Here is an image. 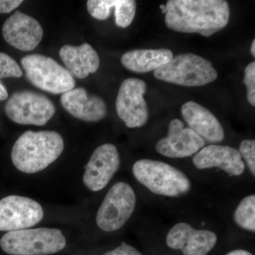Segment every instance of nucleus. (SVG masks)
<instances>
[{"label": "nucleus", "instance_id": "nucleus-1", "mask_svg": "<svg viewBox=\"0 0 255 255\" xmlns=\"http://www.w3.org/2000/svg\"><path fill=\"white\" fill-rule=\"evenodd\" d=\"M165 23L173 31L209 37L227 26L230 7L224 0H169Z\"/></svg>", "mask_w": 255, "mask_h": 255}, {"label": "nucleus", "instance_id": "nucleus-2", "mask_svg": "<svg viewBox=\"0 0 255 255\" xmlns=\"http://www.w3.org/2000/svg\"><path fill=\"white\" fill-rule=\"evenodd\" d=\"M63 150V138L58 132L27 130L13 145L11 161L21 172L36 173L54 162Z\"/></svg>", "mask_w": 255, "mask_h": 255}, {"label": "nucleus", "instance_id": "nucleus-3", "mask_svg": "<svg viewBox=\"0 0 255 255\" xmlns=\"http://www.w3.org/2000/svg\"><path fill=\"white\" fill-rule=\"evenodd\" d=\"M134 177L157 195L176 197L187 194L191 182L185 174L170 164L152 159H140L132 166Z\"/></svg>", "mask_w": 255, "mask_h": 255}, {"label": "nucleus", "instance_id": "nucleus-4", "mask_svg": "<svg viewBox=\"0 0 255 255\" xmlns=\"http://www.w3.org/2000/svg\"><path fill=\"white\" fill-rule=\"evenodd\" d=\"M1 250L10 255H48L63 251L66 239L56 228H40L6 233L0 240Z\"/></svg>", "mask_w": 255, "mask_h": 255}, {"label": "nucleus", "instance_id": "nucleus-5", "mask_svg": "<svg viewBox=\"0 0 255 255\" xmlns=\"http://www.w3.org/2000/svg\"><path fill=\"white\" fill-rule=\"evenodd\" d=\"M158 80L185 87H201L215 81L218 73L209 60L193 53L178 55L154 72Z\"/></svg>", "mask_w": 255, "mask_h": 255}, {"label": "nucleus", "instance_id": "nucleus-6", "mask_svg": "<svg viewBox=\"0 0 255 255\" xmlns=\"http://www.w3.org/2000/svg\"><path fill=\"white\" fill-rule=\"evenodd\" d=\"M21 65L28 81L53 95L66 93L76 85L73 75L56 60L41 54L23 57Z\"/></svg>", "mask_w": 255, "mask_h": 255}, {"label": "nucleus", "instance_id": "nucleus-7", "mask_svg": "<svg viewBox=\"0 0 255 255\" xmlns=\"http://www.w3.org/2000/svg\"><path fill=\"white\" fill-rule=\"evenodd\" d=\"M10 120L21 125H46L55 113L54 104L46 95L30 90L14 92L4 107Z\"/></svg>", "mask_w": 255, "mask_h": 255}, {"label": "nucleus", "instance_id": "nucleus-8", "mask_svg": "<svg viewBox=\"0 0 255 255\" xmlns=\"http://www.w3.org/2000/svg\"><path fill=\"white\" fill-rule=\"evenodd\" d=\"M136 197L133 189L125 182L114 184L107 192L97 211L96 222L106 232L123 227L135 210Z\"/></svg>", "mask_w": 255, "mask_h": 255}, {"label": "nucleus", "instance_id": "nucleus-9", "mask_svg": "<svg viewBox=\"0 0 255 255\" xmlns=\"http://www.w3.org/2000/svg\"><path fill=\"white\" fill-rule=\"evenodd\" d=\"M146 89L145 82L137 78H128L121 85L116 108L128 128L143 127L148 120V107L144 99Z\"/></svg>", "mask_w": 255, "mask_h": 255}, {"label": "nucleus", "instance_id": "nucleus-10", "mask_svg": "<svg viewBox=\"0 0 255 255\" xmlns=\"http://www.w3.org/2000/svg\"><path fill=\"white\" fill-rule=\"evenodd\" d=\"M37 201L21 196H8L0 200V231H20L38 224L43 218Z\"/></svg>", "mask_w": 255, "mask_h": 255}, {"label": "nucleus", "instance_id": "nucleus-11", "mask_svg": "<svg viewBox=\"0 0 255 255\" xmlns=\"http://www.w3.org/2000/svg\"><path fill=\"white\" fill-rule=\"evenodd\" d=\"M120 164V156L115 145H100L94 151L85 167L84 184L92 191L102 190L117 173Z\"/></svg>", "mask_w": 255, "mask_h": 255}, {"label": "nucleus", "instance_id": "nucleus-12", "mask_svg": "<svg viewBox=\"0 0 255 255\" xmlns=\"http://www.w3.org/2000/svg\"><path fill=\"white\" fill-rule=\"evenodd\" d=\"M206 141L189 128H184L179 119L169 124L167 136L156 144V150L160 155L170 158L191 157L205 146Z\"/></svg>", "mask_w": 255, "mask_h": 255}, {"label": "nucleus", "instance_id": "nucleus-13", "mask_svg": "<svg viewBox=\"0 0 255 255\" xmlns=\"http://www.w3.org/2000/svg\"><path fill=\"white\" fill-rule=\"evenodd\" d=\"M2 35L10 46L22 51H31L41 43L43 29L36 18L16 11L4 21Z\"/></svg>", "mask_w": 255, "mask_h": 255}, {"label": "nucleus", "instance_id": "nucleus-14", "mask_svg": "<svg viewBox=\"0 0 255 255\" xmlns=\"http://www.w3.org/2000/svg\"><path fill=\"white\" fill-rule=\"evenodd\" d=\"M216 233L206 230H196L186 223L174 225L167 233L169 248L180 250L184 255H206L217 243Z\"/></svg>", "mask_w": 255, "mask_h": 255}, {"label": "nucleus", "instance_id": "nucleus-15", "mask_svg": "<svg viewBox=\"0 0 255 255\" xmlns=\"http://www.w3.org/2000/svg\"><path fill=\"white\" fill-rule=\"evenodd\" d=\"M193 163L199 169L219 167L229 176H240L246 164L239 151L230 146L210 145L203 147L193 157Z\"/></svg>", "mask_w": 255, "mask_h": 255}, {"label": "nucleus", "instance_id": "nucleus-16", "mask_svg": "<svg viewBox=\"0 0 255 255\" xmlns=\"http://www.w3.org/2000/svg\"><path fill=\"white\" fill-rule=\"evenodd\" d=\"M60 102L68 113L85 122H99L107 116L105 101L99 96L89 93L83 87L74 88L63 94Z\"/></svg>", "mask_w": 255, "mask_h": 255}, {"label": "nucleus", "instance_id": "nucleus-17", "mask_svg": "<svg viewBox=\"0 0 255 255\" xmlns=\"http://www.w3.org/2000/svg\"><path fill=\"white\" fill-rule=\"evenodd\" d=\"M182 114L184 121L201 138L210 142L218 143L225 137L223 128L217 118L205 107L193 101L183 105Z\"/></svg>", "mask_w": 255, "mask_h": 255}, {"label": "nucleus", "instance_id": "nucleus-18", "mask_svg": "<svg viewBox=\"0 0 255 255\" xmlns=\"http://www.w3.org/2000/svg\"><path fill=\"white\" fill-rule=\"evenodd\" d=\"M59 55L73 78H86L100 68L98 53L89 43L79 46L65 45L60 48Z\"/></svg>", "mask_w": 255, "mask_h": 255}, {"label": "nucleus", "instance_id": "nucleus-19", "mask_svg": "<svg viewBox=\"0 0 255 255\" xmlns=\"http://www.w3.org/2000/svg\"><path fill=\"white\" fill-rule=\"evenodd\" d=\"M173 58V53L167 48L130 50L122 55V63L128 70L136 73L156 70Z\"/></svg>", "mask_w": 255, "mask_h": 255}, {"label": "nucleus", "instance_id": "nucleus-20", "mask_svg": "<svg viewBox=\"0 0 255 255\" xmlns=\"http://www.w3.org/2000/svg\"><path fill=\"white\" fill-rule=\"evenodd\" d=\"M236 223L243 229L255 231V196H246L240 203L234 213Z\"/></svg>", "mask_w": 255, "mask_h": 255}, {"label": "nucleus", "instance_id": "nucleus-21", "mask_svg": "<svg viewBox=\"0 0 255 255\" xmlns=\"http://www.w3.org/2000/svg\"><path fill=\"white\" fill-rule=\"evenodd\" d=\"M116 24L121 28H127L133 21L136 11V1L133 0H114Z\"/></svg>", "mask_w": 255, "mask_h": 255}, {"label": "nucleus", "instance_id": "nucleus-22", "mask_svg": "<svg viewBox=\"0 0 255 255\" xmlns=\"http://www.w3.org/2000/svg\"><path fill=\"white\" fill-rule=\"evenodd\" d=\"M114 0H89L87 7L90 15L96 19L107 20L114 8Z\"/></svg>", "mask_w": 255, "mask_h": 255}, {"label": "nucleus", "instance_id": "nucleus-23", "mask_svg": "<svg viewBox=\"0 0 255 255\" xmlns=\"http://www.w3.org/2000/svg\"><path fill=\"white\" fill-rule=\"evenodd\" d=\"M22 76V69L17 62L6 53L0 52V78H19Z\"/></svg>", "mask_w": 255, "mask_h": 255}, {"label": "nucleus", "instance_id": "nucleus-24", "mask_svg": "<svg viewBox=\"0 0 255 255\" xmlns=\"http://www.w3.org/2000/svg\"><path fill=\"white\" fill-rule=\"evenodd\" d=\"M243 83L247 87L248 100L252 106H255V63L252 62L245 69Z\"/></svg>", "mask_w": 255, "mask_h": 255}, {"label": "nucleus", "instance_id": "nucleus-25", "mask_svg": "<svg viewBox=\"0 0 255 255\" xmlns=\"http://www.w3.org/2000/svg\"><path fill=\"white\" fill-rule=\"evenodd\" d=\"M239 152L246 159L247 164L253 176L255 175V141L244 140L240 145Z\"/></svg>", "mask_w": 255, "mask_h": 255}, {"label": "nucleus", "instance_id": "nucleus-26", "mask_svg": "<svg viewBox=\"0 0 255 255\" xmlns=\"http://www.w3.org/2000/svg\"><path fill=\"white\" fill-rule=\"evenodd\" d=\"M105 255H142V254L133 247L128 246L127 243H122L118 248L105 253Z\"/></svg>", "mask_w": 255, "mask_h": 255}, {"label": "nucleus", "instance_id": "nucleus-27", "mask_svg": "<svg viewBox=\"0 0 255 255\" xmlns=\"http://www.w3.org/2000/svg\"><path fill=\"white\" fill-rule=\"evenodd\" d=\"M23 3L22 0H0V14H7Z\"/></svg>", "mask_w": 255, "mask_h": 255}, {"label": "nucleus", "instance_id": "nucleus-28", "mask_svg": "<svg viewBox=\"0 0 255 255\" xmlns=\"http://www.w3.org/2000/svg\"><path fill=\"white\" fill-rule=\"evenodd\" d=\"M8 92L4 85L0 82V102L4 101L8 99Z\"/></svg>", "mask_w": 255, "mask_h": 255}, {"label": "nucleus", "instance_id": "nucleus-29", "mask_svg": "<svg viewBox=\"0 0 255 255\" xmlns=\"http://www.w3.org/2000/svg\"><path fill=\"white\" fill-rule=\"evenodd\" d=\"M226 255H253V254H251L249 252L244 251V250H236V251H233L228 253Z\"/></svg>", "mask_w": 255, "mask_h": 255}, {"label": "nucleus", "instance_id": "nucleus-30", "mask_svg": "<svg viewBox=\"0 0 255 255\" xmlns=\"http://www.w3.org/2000/svg\"><path fill=\"white\" fill-rule=\"evenodd\" d=\"M251 51V54L253 55V56L255 57V40H253V43H252Z\"/></svg>", "mask_w": 255, "mask_h": 255}, {"label": "nucleus", "instance_id": "nucleus-31", "mask_svg": "<svg viewBox=\"0 0 255 255\" xmlns=\"http://www.w3.org/2000/svg\"><path fill=\"white\" fill-rule=\"evenodd\" d=\"M160 9L162 10V12L163 13V14L167 13V9H166L165 4L160 5Z\"/></svg>", "mask_w": 255, "mask_h": 255}]
</instances>
